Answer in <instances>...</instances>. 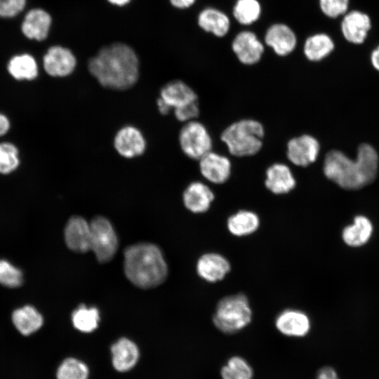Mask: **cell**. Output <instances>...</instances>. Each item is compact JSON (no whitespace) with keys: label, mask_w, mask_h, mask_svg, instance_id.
I'll return each mask as SVG.
<instances>
[{"label":"cell","mask_w":379,"mask_h":379,"mask_svg":"<svg viewBox=\"0 0 379 379\" xmlns=\"http://www.w3.org/2000/svg\"><path fill=\"white\" fill-rule=\"evenodd\" d=\"M52 23V16L46 10L32 8L25 14L20 30L27 39L43 41L48 38Z\"/></svg>","instance_id":"5bb4252c"},{"label":"cell","mask_w":379,"mask_h":379,"mask_svg":"<svg viewBox=\"0 0 379 379\" xmlns=\"http://www.w3.org/2000/svg\"><path fill=\"white\" fill-rule=\"evenodd\" d=\"M91 250L100 262H107L115 255L118 240L111 222L106 218L98 215L90 223Z\"/></svg>","instance_id":"ba28073f"},{"label":"cell","mask_w":379,"mask_h":379,"mask_svg":"<svg viewBox=\"0 0 379 379\" xmlns=\"http://www.w3.org/2000/svg\"><path fill=\"white\" fill-rule=\"evenodd\" d=\"M199 95L194 88L180 79L165 84L160 89L157 104L159 112L166 114L171 109H178L198 102Z\"/></svg>","instance_id":"9c48e42d"},{"label":"cell","mask_w":379,"mask_h":379,"mask_svg":"<svg viewBox=\"0 0 379 379\" xmlns=\"http://www.w3.org/2000/svg\"><path fill=\"white\" fill-rule=\"evenodd\" d=\"M321 12L328 18L343 16L350 8V0H319Z\"/></svg>","instance_id":"e575fe53"},{"label":"cell","mask_w":379,"mask_h":379,"mask_svg":"<svg viewBox=\"0 0 379 379\" xmlns=\"http://www.w3.org/2000/svg\"><path fill=\"white\" fill-rule=\"evenodd\" d=\"M230 263L226 258L215 253H208L199 258L197 265L198 274L208 282L223 279L230 271Z\"/></svg>","instance_id":"44dd1931"},{"label":"cell","mask_w":379,"mask_h":379,"mask_svg":"<svg viewBox=\"0 0 379 379\" xmlns=\"http://www.w3.org/2000/svg\"><path fill=\"white\" fill-rule=\"evenodd\" d=\"M373 27L372 17L361 9L349 10L340 22V31L349 44L361 46L366 43Z\"/></svg>","instance_id":"8fae6325"},{"label":"cell","mask_w":379,"mask_h":379,"mask_svg":"<svg viewBox=\"0 0 379 379\" xmlns=\"http://www.w3.org/2000/svg\"><path fill=\"white\" fill-rule=\"evenodd\" d=\"M8 74L17 81H32L39 75V65L32 55L22 53L13 55L8 61Z\"/></svg>","instance_id":"d4e9b609"},{"label":"cell","mask_w":379,"mask_h":379,"mask_svg":"<svg viewBox=\"0 0 379 379\" xmlns=\"http://www.w3.org/2000/svg\"><path fill=\"white\" fill-rule=\"evenodd\" d=\"M265 42L277 55L284 57L294 51L297 39L293 31L288 25L277 23L267 29Z\"/></svg>","instance_id":"ffe728a7"},{"label":"cell","mask_w":379,"mask_h":379,"mask_svg":"<svg viewBox=\"0 0 379 379\" xmlns=\"http://www.w3.org/2000/svg\"><path fill=\"white\" fill-rule=\"evenodd\" d=\"M260 225L258 215L251 210L241 209L232 214L227 220L229 232L237 237L247 236L255 232Z\"/></svg>","instance_id":"4316f807"},{"label":"cell","mask_w":379,"mask_h":379,"mask_svg":"<svg viewBox=\"0 0 379 379\" xmlns=\"http://www.w3.org/2000/svg\"><path fill=\"white\" fill-rule=\"evenodd\" d=\"M198 161L200 174L213 185L222 186L232 177L233 162L232 158L226 153L213 149Z\"/></svg>","instance_id":"30bf717a"},{"label":"cell","mask_w":379,"mask_h":379,"mask_svg":"<svg viewBox=\"0 0 379 379\" xmlns=\"http://www.w3.org/2000/svg\"><path fill=\"white\" fill-rule=\"evenodd\" d=\"M297 183L293 168L287 162H273L265 170L263 185L265 190L273 195L288 194L295 190Z\"/></svg>","instance_id":"7c38bea8"},{"label":"cell","mask_w":379,"mask_h":379,"mask_svg":"<svg viewBox=\"0 0 379 379\" xmlns=\"http://www.w3.org/2000/svg\"><path fill=\"white\" fill-rule=\"evenodd\" d=\"M232 48L238 60L244 65L258 63L264 53V46L256 35L250 31L239 32L234 39Z\"/></svg>","instance_id":"2e32d148"},{"label":"cell","mask_w":379,"mask_h":379,"mask_svg":"<svg viewBox=\"0 0 379 379\" xmlns=\"http://www.w3.org/2000/svg\"><path fill=\"white\" fill-rule=\"evenodd\" d=\"M178 140L183 153L193 160H199L214 147V140L208 127L197 119L185 123L180 129Z\"/></svg>","instance_id":"8992f818"},{"label":"cell","mask_w":379,"mask_h":379,"mask_svg":"<svg viewBox=\"0 0 379 379\" xmlns=\"http://www.w3.org/2000/svg\"><path fill=\"white\" fill-rule=\"evenodd\" d=\"M373 226L371 220L365 215H358L353 222L346 226L342 232L343 241L350 247L365 245L371 238Z\"/></svg>","instance_id":"cb8c5ba5"},{"label":"cell","mask_w":379,"mask_h":379,"mask_svg":"<svg viewBox=\"0 0 379 379\" xmlns=\"http://www.w3.org/2000/svg\"><path fill=\"white\" fill-rule=\"evenodd\" d=\"M65 241L67 246L77 253H86L91 250V227L84 218L71 217L65 228Z\"/></svg>","instance_id":"e0dca14e"},{"label":"cell","mask_w":379,"mask_h":379,"mask_svg":"<svg viewBox=\"0 0 379 379\" xmlns=\"http://www.w3.org/2000/svg\"><path fill=\"white\" fill-rule=\"evenodd\" d=\"M252 311L247 297L242 293L225 296L218 303L213 321L225 334L235 333L247 326Z\"/></svg>","instance_id":"5b68a950"},{"label":"cell","mask_w":379,"mask_h":379,"mask_svg":"<svg viewBox=\"0 0 379 379\" xmlns=\"http://www.w3.org/2000/svg\"><path fill=\"white\" fill-rule=\"evenodd\" d=\"M131 0H107L109 3L117 6H124L130 3Z\"/></svg>","instance_id":"60d3db41"},{"label":"cell","mask_w":379,"mask_h":379,"mask_svg":"<svg viewBox=\"0 0 379 379\" xmlns=\"http://www.w3.org/2000/svg\"><path fill=\"white\" fill-rule=\"evenodd\" d=\"M113 145L121 156L132 158L145 152L147 142L139 128L132 125H126L116 133Z\"/></svg>","instance_id":"9a60e30c"},{"label":"cell","mask_w":379,"mask_h":379,"mask_svg":"<svg viewBox=\"0 0 379 379\" xmlns=\"http://www.w3.org/2000/svg\"><path fill=\"white\" fill-rule=\"evenodd\" d=\"M114 368L121 372L131 370L138 361L140 353L137 345L131 340L122 338L111 347Z\"/></svg>","instance_id":"7402d4cb"},{"label":"cell","mask_w":379,"mask_h":379,"mask_svg":"<svg viewBox=\"0 0 379 379\" xmlns=\"http://www.w3.org/2000/svg\"><path fill=\"white\" fill-rule=\"evenodd\" d=\"M334 49L333 39L326 33H318L306 39L303 53L309 61L317 62L330 55Z\"/></svg>","instance_id":"83f0119b"},{"label":"cell","mask_w":379,"mask_h":379,"mask_svg":"<svg viewBox=\"0 0 379 379\" xmlns=\"http://www.w3.org/2000/svg\"><path fill=\"white\" fill-rule=\"evenodd\" d=\"M88 69L103 87L123 91L139 79L140 64L134 49L122 42L102 47L88 61Z\"/></svg>","instance_id":"7a4b0ae2"},{"label":"cell","mask_w":379,"mask_h":379,"mask_svg":"<svg viewBox=\"0 0 379 379\" xmlns=\"http://www.w3.org/2000/svg\"><path fill=\"white\" fill-rule=\"evenodd\" d=\"M11 319L16 330L24 336L31 335L38 331L44 322L42 314L29 305L15 310Z\"/></svg>","instance_id":"603a6c76"},{"label":"cell","mask_w":379,"mask_h":379,"mask_svg":"<svg viewBox=\"0 0 379 379\" xmlns=\"http://www.w3.org/2000/svg\"><path fill=\"white\" fill-rule=\"evenodd\" d=\"M199 26L207 32L218 37L225 36L230 27L229 17L221 11L214 8L202 10L197 18Z\"/></svg>","instance_id":"484cf974"},{"label":"cell","mask_w":379,"mask_h":379,"mask_svg":"<svg viewBox=\"0 0 379 379\" xmlns=\"http://www.w3.org/2000/svg\"><path fill=\"white\" fill-rule=\"evenodd\" d=\"M22 272L6 260H0V284L9 288H17L22 284Z\"/></svg>","instance_id":"836d02e7"},{"label":"cell","mask_w":379,"mask_h":379,"mask_svg":"<svg viewBox=\"0 0 379 379\" xmlns=\"http://www.w3.org/2000/svg\"><path fill=\"white\" fill-rule=\"evenodd\" d=\"M261 6L257 0H238L233 8L234 18L241 25H251L258 20Z\"/></svg>","instance_id":"1f68e13d"},{"label":"cell","mask_w":379,"mask_h":379,"mask_svg":"<svg viewBox=\"0 0 379 379\" xmlns=\"http://www.w3.org/2000/svg\"><path fill=\"white\" fill-rule=\"evenodd\" d=\"M265 128L254 118L245 117L232 121L220 133L218 139L225 153L232 158H248L257 155L262 149Z\"/></svg>","instance_id":"277c9868"},{"label":"cell","mask_w":379,"mask_h":379,"mask_svg":"<svg viewBox=\"0 0 379 379\" xmlns=\"http://www.w3.org/2000/svg\"><path fill=\"white\" fill-rule=\"evenodd\" d=\"M11 128V121L4 114L0 113V137L6 135Z\"/></svg>","instance_id":"f35d334b"},{"label":"cell","mask_w":379,"mask_h":379,"mask_svg":"<svg viewBox=\"0 0 379 379\" xmlns=\"http://www.w3.org/2000/svg\"><path fill=\"white\" fill-rule=\"evenodd\" d=\"M277 329L283 335L288 337H304L311 327L309 317L303 312L287 309L281 312L276 318Z\"/></svg>","instance_id":"d6986e66"},{"label":"cell","mask_w":379,"mask_h":379,"mask_svg":"<svg viewBox=\"0 0 379 379\" xmlns=\"http://www.w3.org/2000/svg\"><path fill=\"white\" fill-rule=\"evenodd\" d=\"M100 321L99 312L95 307H86L81 305L72 314L74 327L84 333H90L95 330Z\"/></svg>","instance_id":"f1b7e54d"},{"label":"cell","mask_w":379,"mask_h":379,"mask_svg":"<svg viewBox=\"0 0 379 379\" xmlns=\"http://www.w3.org/2000/svg\"><path fill=\"white\" fill-rule=\"evenodd\" d=\"M315 379H339V377L333 367L327 366L318 371Z\"/></svg>","instance_id":"8d00e7d4"},{"label":"cell","mask_w":379,"mask_h":379,"mask_svg":"<svg viewBox=\"0 0 379 379\" xmlns=\"http://www.w3.org/2000/svg\"><path fill=\"white\" fill-rule=\"evenodd\" d=\"M369 58L373 68L379 72V43L371 50Z\"/></svg>","instance_id":"74e56055"},{"label":"cell","mask_w":379,"mask_h":379,"mask_svg":"<svg viewBox=\"0 0 379 379\" xmlns=\"http://www.w3.org/2000/svg\"><path fill=\"white\" fill-rule=\"evenodd\" d=\"M171 4L178 9H185L192 6L196 0H169Z\"/></svg>","instance_id":"ab89813d"},{"label":"cell","mask_w":379,"mask_h":379,"mask_svg":"<svg viewBox=\"0 0 379 379\" xmlns=\"http://www.w3.org/2000/svg\"><path fill=\"white\" fill-rule=\"evenodd\" d=\"M77 63V58L72 50L60 45L49 47L42 58L44 71L52 77L70 75L74 71Z\"/></svg>","instance_id":"4fadbf2b"},{"label":"cell","mask_w":379,"mask_h":379,"mask_svg":"<svg viewBox=\"0 0 379 379\" xmlns=\"http://www.w3.org/2000/svg\"><path fill=\"white\" fill-rule=\"evenodd\" d=\"M321 150V144L316 136L303 133L286 142V160L293 167L307 168L319 160Z\"/></svg>","instance_id":"52a82bcc"},{"label":"cell","mask_w":379,"mask_h":379,"mask_svg":"<svg viewBox=\"0 0 379 379\" xmlns=\"http://www.w3.org/2000/svg\"><path fill=\"white\" fill-rule=\"evenodd\" d=\"M88 368L81 360L68 357L58 366L56 371V379H88Z\"/></svg>","instance_id":"4dcf8cb0"},{"label":"cell","mask_w":379,"mask_h":379,"mask_svg":"<svg viewBox=\"0 0 379 379\" xmlns=\"http://www.w3.org/2000/svg\"><path fill=\"white\" fill-rule=\"evenodd\" d=\"M220 375L222 379H253V370L244 358L233 356L221 368Z\"/></svg>","instance_id":"f546056e"},{"label":"cell","mask_w":379,"mask_h":379,"mask_svg":"<svg viewBox=\"0 0 379 379\" xmlns=\"http://www.w3.org/2000/svg\"><path fill=\"white\" fill-rule=\"evenodd\" d=\"M124 272L135 286L151 288L164 281L168 268L158 246L150 243H139L126 248Z\"/></svg>","instance_id":"3957f363"},{"label":"cell","mask_w":379,"mask_h":379,"mask_svg":"<svg viewBox=\"0 0 379 379\" xmlns=\"http://www.w3.org/2000/svg\"><path fill=\"white\" fill-rule=\"evenodd\" d=\"M213 190L205 182L194 180L187 185L182 193L185 206L194 213L206 212L215 199Z\"/></svg>","instance_id":"ac0fdd59"},{"label":"cell","mask_w":379,"mask_h":379,"mask_svg":"<svg viewBox=\"0 0 379 379\" xmlns=\"http://www.w3.org/2000/svg\"><path fill=\"white\" fill-rule=\"evenodd\" d=\"M20 164L19 150L10 142H0V174L8 175L15 171Z\"/></svg>","instance_id":"d6a6232c"},{"label":"cell","mask_w":379,"mask_h":379,"mask_svg":"<svg viewBox=\"0 0 379 379\" xmlns=\"http://www.w3.org/2000/svg\"><path fill=\"white\" fill-rule=\"evenodd\" d=\"M27 0H0V18L11 19L25 9Z\"/></svg>","instance_id":"d590c367"},{"label":"cell","mask_w":379,"mask_h":379,"mask_svg":"<svg viewBox=\"0 0 379 379\" xmlns=\"http://www.w3.org/2000/svg\"><path fill=\"white\" fill-rule=\"evenodd\" d=\"M321 172L326 180L341 189L354 190L371 184L376 178L379 157L368 143L361 144L355 159L338 149L328 150L322 159Z\"/></svg>","instance_id":"6da1fadb"}]
</instances>
